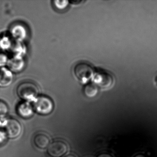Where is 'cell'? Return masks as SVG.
Masks as SVG:
<instances>
[{
    "mask_svg": "<svg viewBox=\"0 0 157 157\" xmlns=\"http://www.w3.org/2000/svg\"><path fill=\"white\" fill-rule=\"evenodd\" d=\"M17 93L21 99L26 101H33L38 96L39 89L33 82H25L17 87Z\"/></svg>",
    "mask_w": 157,
    "mask_h": 157,
    "instance_id": "6da1fadb",
    "label": "cell"
},
{
    "mask_svg": "<svg viewBox=\"0 0 157 157\" xmlns=\"http://www.w3.org/2000/svg\"><path fill=\"white\" fill-rule=\"evenodd\" d=\"M32 105L34 111L41 115H48L54 109L53 101L45 95H38Z\"/></svg>",
    "mask_w": 157,
    "mask_h": 157,
    "instance_id": "7a4b0ae2",
    "label": "cell"
},
{
    "mask_svg": "<svg viewBox=\"0 0 157 157\" xmlns=\"http://www.w3.org/2000/svg\"><path fill=\"white\" fill-rule=\"evenodd\" d=\"M74 74L77 78L83 84L88 83L94 75V71L91 66L85 63L77 64L74 68Z\"/></svg>",
    "mask_w": 157,
    "mask_h": 157,
    "instance_id": "3957f363",
    "label": "cell"
},
{
    "mask_svg": "<svg viewBox=\"0 0 157 157\" xmlns=\"http://www.w3.org/2000/svg\"><path fill=\"white\" fill-rule=\"evenodd\" d=\"M4 128L6 136L10 139H15L19 137L22 130L21 123L13 118L6 120Z\"/></svg>",
    "mask_w": 157,
    "mask_h": 157,
    "instance_id": "277c9868",
    "label": "cell"
},
{
    "mask_svg": "<svg viewBox=\"0 0 157 157\" xmlns=\"http://www.w3.org/2000/svg\"><path fill=\"white\" fill-rule=\"evenodd\" d=\"M68 147L62 140H56L49 145L47 152L52 157H62L67 152Z\"/></svg>",
    "mask_w": 157,
    "mask_h": 157,
    "instance_id": "5b68a950",
    "label": "cell"
},
{
    "mask_svg": "<svg viewBox=\"0 0 157 157\" xmlns=\"http://www.w3.org/2000/svg\"><path fill=\"white\" fill-rule=\"evenodd\" d=\"M10 35L14 40L22 42L27 37L28 30L23 24L15 23L10 27Z\"/></svg>",
    "mask_w": 157,
    "mask_h": 157,
    "instance_id": "8992f818",
    "label": "cell"
},
{
    "mask_svg": "<svg viewBox=\"0 0 157 157\" xmlns=\"http://www.w3.org/2000/svg\"><path fill=\"white\" fill-rule=\"evenodd\" d=\"M92 78L94 84L103 88H109L113 82V77L109 73L104 71L95 73Z\"/></svg>",
    "mask_w": 157,
    "mask_h": 157,
    "instance_id": "52a82bcc",
    "label": "cell"
},
{
    "mask_svg": "<svg viewBox=\"0 0 157 157\" xmlns=\"http://www.w3.org/2000/svg\"><path fill=\"white\" fill-rule=\"evenodd\" d=\"M17 113L18 114L23 118H30L33 115L34 110L33 105L29 102H22L17 107Z\"/></svg>",
    "mask_w": 157,
    "mask_h": 157,
    "instance_id": "ba28073f",
    "label": "cell"
},
{
    "mask_svg": "<svg viewBox=\"0 0 157 157\" xmlns=\"http://www.w3.org/2000/svg\"><path fill=\"white\" fill-rule=\"evenodd\" d=\"M12 72L8 68H0V87L5 88L9 87L13 81Z\"/></svg>",
    "mask_w": 157,
    "mask_h": 157,
    "instance_id": "9c48e42d",
    "label": "cell"
},
{
    "mask_svg": "<svg viewBox=\"0 0 157 157\" xmlns=\"http://www.w3.org/2000/svg\"><path fill=\"white\" fill-rule=\"evenodd\" d=\"M7 66L12 72H21L24 68L25 62L23 58L12 57L9 59Z\"/></svg>",
    "mask_w": 157,
    "mask_h": 157,
    "instance_id": "30bf717a",
    "label": "cell"
},
{
    "mask_svg": "<svg viewBox=\"0 0 157 157\" xmlns=\"http://www.w3.org/2000/svg\"><path fill=\"white\" fill-rule=\"evenodd\" d=\"M9 51L12 54L13 57L23 58L26 53V47L22 42L14 40L12 46Z\"/></svg>",
    "mask_w": 157,
    "mask_h": 157,
    "instance_id": "8fae6325",
    "label": "cell"
},
{
    "mask_svg": "<svg viewBox=\"0 0 157 157\" xmlns=\"http://www.w3.org/2000/svg\"><path fill=\"white\" fill-rule=\"evenodd\" d=\"M35 145L41 149L48 148L50 144V139L48 136L44 133H38L34 138Z\"/></svg>",
    "mask_w": 157,
    "mask_h": 157,
    "instance_id": "7c38bea8",
    "label": "cell"
},
{
    "mask_svg": "<svg viewBox=\"0 0 157 157\" xmlns=\"http://www.w3.org/2000/svg\"><path fill=\"white\" fill-rule=\"evenodd\" d=\"M10 35H2L0 36V49L3 51H9L14 42Z\"/></svg>",
    "mask_w": 157,
    "mask_h": 157,
    "instance_id": "4fadbf2b",
    "label": "cell"
},
{
    "mask_svg": "<svg viewBox=\"0 0 157 157\" xmlns=\"http://www.w3.org/2000/svg\"><path fill=\"white\" fill-rule=\"evenodd\" d=\"M98 87L94 83H88L84 87L83 92L85 96L88 98H92L95 97L98 93Z\"/></svg>",
    "mask_w": 157,
    "mask_h": 157,
    "instance_id": "5bb4252c",
    "label": "cell"
},
{
    "mask_svg": "<svg viewBox=\"0 0 157 157\" xmlns=\"http://www.w3.org/2000/svg\"><path fill=\"white\" fill-rule=\"evenodd\" d=\"M69 4V1L67 0H56L53 1L54 6L59 10H65Z\"/></svg>",
    "mask_w": 157,
    "mask_h": 157,
    "instance_id": "9a60e30c",
    "label": "cell"
},
{
    "mask_svg": "<svg viewBox=\"0 0 157 157\" xmlns=\"http://www.w3.org/2000/svg\"><path fill=\"white\" fill-rule=\"evenodd\" d=\"M9 59V57L5 53L0 52V68L7 66Z\"/></svg>",
    "mask_w": 157,
    "mask_h": 157,
    "instance_id": "2e32d148",
    "label": "cell"
},
{
    "mask_svg": "<svg viewBox=\"0 0 157 157\" xmlns=\"http://www.w3.org/2000/svg\"><path fill=\"white\" fill-rule=\"evenodd\" d=\"M9 112V107L6 103L0 101V117L6 115Z\"/></svg>",
    "mask_w": 157,
    "mask_h": 157,
    "instance_id": "e0dca14e",
    "label": "cell"
},
{
    "mask_svg": "<svg viewBox=\"0 0 157 157\" xmlns=\"http://www.w3.org/2000/svg\"><path fill=\"white\" fill-rule=\"evenodd\" d=\"M97 157H113L111 155L109 154H106V153H103L101 154Z\"/></svg>",
    "mask_w": 157,
    "mask_h": 157,
    "instance_id": "ac0fdd59",
    "label": "cell"
},
{
    "mask_svg": "<svg viewBox=\"0 0 157 157\" xmlns=\"http://www.w3.org/2000/svg\"><path fill=\"white\" fill-rule=\"evenodd\" d=\"M65 157H76L75 155H73V154H69V155H67L65 156Z\"/></svg>",
    "mask_w": 157,
    "mask_h": 157,
    "instance_id": "d6986e66",
    "label": "cell"
},
{
    "mask_svg": "<svg viewBox=\"0 0 157 157\" xmlns=\"http://www.w3.org/2000/svg\"><path fill=\"white\" fill-rule=\"evenodd\" d=\"M135 157H146L144 155H142V154H139V155H136Z\"/></svg>",
    "mask_w": 157,
    "mask_h": 157,
    "instance_id": "ffe728a7",
    "label": "cell"
}]
</instances>
